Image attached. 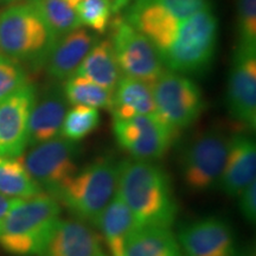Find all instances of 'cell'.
Returning a JSON list of instances; mask_svg holds the SVG:
<instances>
[{"instance_id":"1","label":"cell","mask_w":256,"mask_h":256,"mask_svg":"<svg viewBox=\"0 0 256 256\" xmlns=\"http://www.w3.org/2000/svg\"><path fill=\"white\" fill-rule=\"evenodd\" d=\"M118 194L133 214L138 228H171L178 212L171 182L153 162L124 159L118 162Z\"/></svg>"},{"instance_id":"2","label":"cell","mask_w":256,"mask_h":256,"mask_svg":"<svg viewBox=\"0 0 256 256\" xmlns=\"http://www.w3.org/2000/svg\"><path fill=\"white\" fill-rule=\"evenodd\" d=\"M60 215V202L46 192L19 200L0 226V246L16 256H40Z\"/></svg>"},{"instance_id":"3","label":"cell","mask_w":256,"mask_h":256,"mask_svg":"<svg viewBox=\"0 0 256 256\" xmlns=\"http://www.w3.org/2000/svg\"><path fill=\"white\" fill-rule=\"evenodd\" d=\"M116 191L118 164L108 158H100L76 172L56 198L76 218L95 226Z\"/></svg>"},{"instance_id":"4","label":"cell","mask_w":256,"mask_h":256,"mask_svg":"<svg viewBox=\"0 0 256 256\" xmlns=\"http://www.w3.org/2000/svg\"><path fill=\"white\" fill-rule=\"evenodd\" d=\"M218 23L211 10L183 19L162 62L177 74L203 72L214 60Z\"/></svg>"},{"instance_id":"5","label":"cell","mask_w":256,"mask_h":256,"mask_svg":"<svg viewBox=\"0 0 256 256\" xmlns=\"http://www.w3.org/2000/svg\"><path fill=\"white\" fill-rule=\"evenodd\" d=\"M52 38L31 4L10 6L0 14V52L34 64L46 62Z\"/></svg>"},{"instance_id":"6","label":"cell","mask_w":256,"mask_h":256,"mask_svg":"<svg viewBox=\"0 0 256 256\" xmlns=\"http://www.w3.org/2000/svg\"><path fill=\"white\" fill-rule=\"evenodd\" d=\"M229 139L210 130L191 140L182 153L180 172L188 190L196 194L218 188Z\"/></svg>"},{"instance_id":"7","label":"cell","mask_w":256,"mask_h":256,"mask_svg":"<svg viewBox=\"0 0 256 256\" xmlns=\"http://www.w3.org/2000/svg\"><path fill=\"white\" fill-rule=\"evenodd\" d=\"M78 142L60 136L32 146L22 160L40 190L56 198L63 185L78 172Z\"/></svg>"},{"instance_id":"8","label":"cell","mask_w":256,"mask_h":256,"mask_svg":"<svg viewBox=\"0 0 256 256\" xmlns=\"http://www.w3.org/2000/svg\"><path fill=\"white\" fill-rule=\"evenodd\" d=\"M110 25V40L121 72L127 78L153 84L165 72L158 50L124 17H115Z\"/></svg>"},{"instance_id":"9","label":"cell","mask_w":256,"mask_h":256,"mask_svg":"<svg viewBox=\"0 0 256 256\" xmlns=\"http://www.w3.org/2000/svg\"><path fill=\"white\" fill-rule=\"evenodd\" d=\"M152 94L156 115L174 130L194 124L204 108L200 87L177 72L162 74L152 84Z\"/></svg>"},{"instance_id":"10","label":"cell","mask_w":256,"mask_h":256,"mask_svg":"<svg viewBox=\"0 0 256 256\" xmlns=\"http://www.w3.org/2000/svg\"><path fill=\"white\" fill-rule=\"evenodd\" d=\"M114 136L119 145L134 159L153 162L168 152L177 130L156 114L136 115L130 119L114 120Z\"/></svg>"},{"instance_id":"11","label":"cell","mask_w":256,"mask_h":256,"mask_svg":"<svg viewBox=\"0 0 256 256\" xmlns=\"http://www.w3.org/2000/svg\"><path fill=\"white\" fill-rule=\"evenodd\" d=\"M226 106L232 119L249 130L256 126V49L238 46L230 70Z\"/></svg>"},{"instance_id":"12","label":"cell","mask_w":256,"mask_h":256,"mask_svg":"<svg viewBox=\"0 0 256 256\" xmlns=\"http://www.w3.org/2000/svg\"><path fill=\"white\" fill-rule=\"evenodd\" d=\"M177 240L185 256H241L232 226L217 217L186 224Z\"/></svg>"},{"instance_id":"13","label":"cell","mask_w":256,"mask_h":256,"mask_svg":"<svg viewBox=\"0 0 256 256\" xmlns=\"http://www.w3.org/2000/svg\"><path fill=\"white\" fill-rule=\"evenodd\" d=\"M36 89L25 83L0 104V156H20L28 146V119Z\"/></svg>"},{"instance_id":"14","label":"cell","mask_w":256,"mask_h":256,"mask_svg":"<svg viewBox=\"0 0 256 256\" xmlns=\"http://www.w3.org/2000/svg\"><path fill=\"white\" fill-rule=\"evenodd\" d=\"M124 18L151 42L162 58L171 46L182 22L151 0H134Z\"/></svg>"},{"instance_id":"15","label":"cell","mask_w":256,"mask_h":256,"mask_svg":"<svg viewBox=\"0 0 256 256\" xmlns=\"http://www.w3.org/2000/svg\"><path fill=\"white\" fill-rule=\"evenodd\" d=\"M40 256H106L98 235L80 220H58Z\"/></svg>"},{"instance_id":"16","label":"cell","mask_w":256,"mask_h":256,"mask_svg":"<svg viewBox=\"0 0 256 256\" xmlns=\"http://www.w3.org/2000/svg\"><path fill=\"white\" fill-rule=\"evenodd\" d=\"M256 178V145L252 138L236 134L229 139L228 153L218 188L235 197Z\"/></svg>"},{"instance_id":"17","label":"cell","mask_w":256,"mask_h":256,"mask_svg":"<svg viewBox=\"0 0 256 256\" xmlns=\"http://www.w3.org/2000/svg\"><path fill=\"white\" fill-rule=\"evenodd\" d=\"M98 40L94 34L83 28L54 40L44 62L48 74L55 80L69 78Z\"/></svg>"},{"instance_id":"18","label":"cell","mask_w":256,"mask_h":256,"mask_svg":"<svg viewBox=\"0 0 256 256\" xmlns=\"http://www.w3.org/2000/svg\"><path fill=\"white\" fill-rule=\"evenodd\" d=\"M68 101L58 88H51L40 98L36 96L28 119V146L49 142L60 136Z\"/></svg>"},{"instance_id":"19","label":"cell","mask_w":256,"mask_h":256,"mask_svg":"<svg viewBox=\"0 0 256 256\" xmlns=\"http://www.w3.org/2000/svg\"><path fill=\"white\" fill-rule=\"evenodd\" d=\"M95 226L104 236L110 256H126L128 241L133 232L139 229L133 214L118 192L96 220Z\"/></svg>"},{"instance_id":"20","label":"cell","mask_w":256,"mask_h":256,"mask_svg":"<svg viewBox=\"0 0 256 256\" xmlns=\"http://www.w3.org/2000/svg\"><path fill=\"white\" fill-rule=\"evenodd\" d=\"M110 112L114 120H124L144 114H156L152 84L133 78H120L114 89Z\"/></svg>"},{"instance_id":"21","label":"cell","mask_w":256,"mask_h":256,"mask_svg":"<svg viewBox=\"0 0 256 256\" xmlns=\"http://www.w3.org/2000/svg\"><path fill=\"white\" fill-rule=\"evenodd\" d=\"M121 74L110 40H104L96 42L72 75L88 78L96 84L114 92L121 78Z\"/></svg>"},{"instance_id":"22","label":"cell","mask_w":256,"mask_h":256,"mask_svg":"<svg viewBox=\"0 0 256 256\" xmlns=\"http://www.w3.org/2000/svg\"><path fill=\"white\" fill-rule=\"evenodd\" d=\"M126 256H184L174 234L170 228L148 226L133 232Z\"/></svg>"},{"instance_id":"23","label":"cell","mask_w":256,"mask_h":256,"mask_svg":"<svg viewBox=\"0 0 256 256\" xmlns=\"http://www.w3.org/2000/svg\"><path fill=\"white\" fill-rule=\"evenodd\" d=\"M19 156H0V194L25 200L42 194Z\"/></svg>"},{"instance_id":"24","label":"cell","mask_w":256,"mask_h":256,"mask_svg":"<svg viewBox=\"0 0 256 256\" xmlns=\"http://www.w3.org/2000/svg\"><path fill=\"white\" fill-rule=\"evenodd\" d=\"M49 30L52 42L81 28L78 14L66 0H28Z\"/></svg>"},{"instance_id":"25","label":"cell","mask_w":256,"mask_h":256,"mask_svg":"<svg viewBox=\"0 0 256 256\" xmlns=\"http://www.w3.org/2000/svg\"><path fill=\"white\" fill-rule=\"evenodd\" d=\"M68 104L87 106L92 108L110 110L113 102V90L101 87L90 80L81 76H70L63 87Z\"/></svg>"},{"instance_id":"26","label":"cell","mask_w":256,"mask_h":256,"mask_svg":"<svg viewBox=\"0 0 256 256\" xmlns=\"http://www.w3.org/2000/svg\"><path fill=\"white\" fill-rule=\"evenodd\" d=\"M100 124V114L96 108L75 106L64 116L60 136L78 142L94 132Z\"/></svg>"},{"instance_id":"27","label":"cell","mask_w":256,"mask_h":256,"mask_svg":"<svg viewBox=\"0 0 256 256\" xmlns=\"http://www.w3.org/2000/svg\"><path fill=\"white\" fill-rule=\"evenodd\" d=\"M74 10L81 25L90 28L98 34H104L110 26L113 14L110 0H81Z\"/></svg>"},{"instance_id":"28","label":"cell","mask_w":256,"mask_h":256,"mask_svg":"<svg viewBox=\"0 0 256 256\" xmlns=\"http://www.w3.org/2000/svg\"><path fill=\"white\" fill-rule=\"evenodd\" d=\"M238 46L256 49V0H238Z\"/></svg>"},{"instance_id":"29","label":"cell","mask_w":256,"mask_h":256,"mask_svg":"<svg viewBox=\"0 0 256 256\" xmlns=\"http://www.w3.org/2000/svg\"><path fill=\"white\" fill-rule=\"evenodd\" d=\"M28 83L26 74L18 60L0 55V104Z\"/></svg>"},{"instance_id":"30","label":"cell","mask_w":256,"mask_h":256,"mask_svg":"<svg viewBox=\"0 0 256 256\" xmlns=\"http://www.w3.org/2000/svg\"><path fill=\"white\" fill-rule=\"evenodd\" d=\"M151 2L164 6L179 20L186 19L200 11L211 10L209 0H151Z\"/></svg>"},{"instance_id":"31","label":"cell","mask_w":256,"mask_h":256,"mask_svg":"<svg viewBox=\"0 0 256 256\" xmlns=\"http://www.w3.org/2000/svg\"><path fill=\"white\" fill-rule=\"evenodd\" d=\"M240 211L249 223H255L256 220V180L252 182L238 194Z\"/></svg>"},{"instance_id":"32","label":"cell","mask_w":256,"mask_h":256,"mask_svg":"<svg viewBox=\"0 0 256 256\" xmlns=\"http://www.w3.org/2000/svg\"><path fill=\"white\" fill-rule=\"evenodd\" d=\"M18 200V198H11L0 194V226H2V220L8 214V211L17 204Z\"/></svg>"},{"instance_id":"33","label":"cell","mask_w":256,"mask_h":256,"mask_svg":"<svg viewBox=\"0 0 256 256\" xmlns=\"http://www.w3.org/2000/svg\"><path fill=\"white\" fill-rule=\"evenodd\" d=\"M110 2L112 6V12H113V14H118L120 10L126 8L130 0H110Z\"/></svg>"},{"instance_id":"34","label":"cell","mask_w":256,"mask_h":256,"mask_svg":"<svg viewBox=\"0 0 256 256\" xmlns=\"http://www.w3.org/2000/svg\"><path fill=\"white\" fill-rule=\"evenodd\" d=\"M66 2H68V4L72 6V8H75V5L78 4V2H81V0H66Z\"/></svg>"},{"instance_id":"35","label":"cell","mask_w":256,"mask_h":256,"mask_svg":"<svg viewBox=\"0 0 256 256\" xmlns=\"http://www.w3.org/2000/svg\"><path fill=\"white\" fill-rule=\"evenodd\" d=\"M14 0H0V4H5V2H12Z\"/></svg>"}]
</instances>
